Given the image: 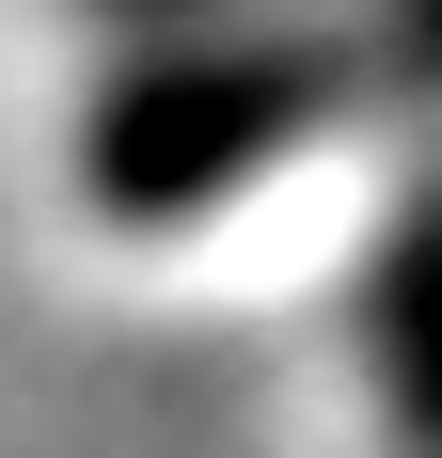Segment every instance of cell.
I'll return each instance as SVG.
<instances>
[{"label":"cell","instance_id":"6da1fadb","mask_svg":"<svg viewBox=\"0 0 442 458\" xmlns=\"http://www.w3.org/2000/svg\"><path fill=\"white\" fill-rule=\"evenodd\" d=\"M411 95H442V0H395L363 32L190 47V64H142L95 111V190L127 222H174L190 190H237L253 158H285L316 127H363V111H411Z\"/></svg>","mask_w":442,"mask_h":458},{"label":"cell","instance_id":"7a4b0ae2","mask_svg":"<svg viewBox=\"0 0 442 458\" xmlns=\"http://www.w3.org/2000/svg\"><path fill=\"white\" fill-rule=\"evenodd\" d=\"M363 332H379V395H395L411 458H442V174L411 190V222L379 237V284H363Z\"/></svg>","mask_w":442,"mask_h":458}]
</instances>
